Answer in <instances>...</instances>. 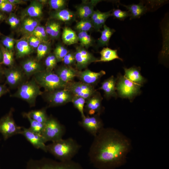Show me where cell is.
I'll use <instances>...</instances> for the list:
<instances>
[{
    "mask_svg": "<svg viewBox=\"0 0 169 169\" xmlns=\"http://www.w3.org/2000/svg\"><path fill=\"white\" fill-rule=\"evenodd\" d=\"M117 79L112 76L105 80L102 83L99 89L103 90L105 97L109 99L112 97H116V85Z\"/></svg>",
    "mask_w": 169,
    "mask_h": 169,
    "instance_id": "cell-23",
    "label": "cell"
},
{
    "mask_svg": "<svg viewBox=\"0 0 169 169\" xmlns=\"http://www.w3.org/2000/svg\"><path fill=\"white\" fill-rule=\"evenodd\" d=\"M102 98L97 91L92 96L85 100V110L88 114L92 115L96 114L100 115L102 110L101 102Z\"/></svg>",
    "mask_w": 169,
    "mask_h": 169,
    "instance_id": "cell-19",
    "label": "cell"
},
{
    "mask_svg": "<svg viewBox=\"0 0 169 169\" xmlns=\"http://www.w3.org/2000/svg\"><path fill=\"white\" fill-rule=\"evenodd\" d=\"M78 70L72 66L64 65L56 69L54 73L61 80L67 84L73 81L77 76Z\"/></svg>",
    "mask_w": 169,
    "mask_h": 169,
    "instance_id": "cell-20",
    "label": "cell"
},
{
    "mask_svg": "<svg viewBox=\"0 0 169 169\" xmlns=\"http://www.w3.org/2000/svg\"><path fill=\"white\" fill-rule=\"evenodd\" d=\"M25 169H84L79 163L72 160L57 161L43 158L38 160L31 159L28 162Z\"/></svg>",
    "mask_w": 169,
    "mask_h": 169,
    "instance_id": "cell-3",
    "label": "cell"
},
{
    "mask_svg": "<svg viewBox=\"0 0 169 169\" xmlns=\"http://www.w3.org/2000/svg\"><path fill=\"white\" fill-rule=\"evenodd\" d=\"M90 149V162L98 169H115L123 165L131 149L130 140L118 130L103 128Z\"/></svg>",
    "mask_w": 169,
    "mask_h": 169,
    "instance_id": "cell-1",
    "label": "cell"
},
{
    "mask_svg": "<svg viewBox=\"0 0 169 169\" xmlns=\"http://www.w3.org/2000/svg\"><path fill=\"white\" fill-rule=\"evenodd\" d=\"M13 109L9 111L0 119V133L5 140L12 136L21 134L22 127L18 126L13 117Z\"/></svg>",
    "mask_w": 169,
    "mask_h": 169,
    "instance_id": "cell-9",
    "label": "cell"
},
{
    "mask_svg": "<svg viewBox=\"0 0 169 169\" xmlns=\"http://www.w3.org/2000/svg\"><path fill=\"white\" fill-rule=\"evenodd\" d=\"M62 39L63 42L68 45L77 43L79 41L76 33L68 27H65L63 28Z\"/></svg>",
    "mask_w": 169,
    "mask_h": 169,
    "instance_id": "cell-28",
    "label": "cell"
},
{
    "mask_svg": "<svg viewBox=\"0 0 169 169\" xmlns=\"http://www.w3.org/2000/svg\"><path fill=\"white\" fill-rule=\"evenodd\" d=\"M6 41L9 42L11 44L14 45L15 44L16 39L11 36L3 35L1 36Z\"/></svg>",
    "mask_w": 169,
    "mask_h": 169,
    "instance_id": "cell-49",
    "label": "cell"
},
{
    "mask_svg": "<svg viewBox=\"0 0 169 169\" xmlns=\"http://www.w3.org/2000/svg\"><path fill=\"white\" fill-rule=\"evenodd\" d=\"M124 76L132 82L142 86L146 79L141 75L140 67H132L129 68H124Z\"/></svg>",
    "mask_w": 169,
    "mask_h": 169,
    "instance_id": "cell-24",
    "label": "cell"
},
{
    "mask_svg": "<svg viewBox=\"0 0 169 169\" xmlns=\"http://www.w3.org/2000/svg\"><path fill=\"white\" fill-rule=\"evenodd\" d=\"M11 3L15 5L17 4H24L26 3V1L23 0H8Z\"/></svg>",
    "mask_w": 169,
    "mask_h": 169,
    "instance_id": "cell-50",
    "label": "cell"
},
{
    "mask_svg": "<svg viewBox=\"0 0 169 169\" xmlns=\"http://www.w3.org/2000/svg\"><path fill=\"white\" fill-rule=\"evenodd\" d=\"M64 128L56 119L50 117L45 124L41 136L45 143L48 141L54 142L62 139Z\"/></svg>",
    "mask_w": 169,
    "mask_h": 169,
    "instance_id": "cell-7",
    "label": "cell"
},
{
    "mask_svg": "<svg viewBox=\"0 0 169 169\" xmlns=\"http://www.w3.org/2000/svg\"><path fill=\"white\" fill-rule=\"evenodd\" d=\"M41 95L51 106L62 105L71 102L74 96L66 88L51 91H44Z\"/></svg>",
    "mask_w": 169,
    "mask_h": 169,
    "instance_id": "cell-8",
    "label": "cell"
},
{
    "mask_svg": "<svg viewBox=\"0 0 169 169\" xmlns=\"http://www.w3.org/2000/svg\"><path fill=\"white\" fill-rule=\"evenodd\" d=\"M100 58L97 62H107L115 59H119L122 61L123 60L119 57L116 49L114 50L108 47L104 48L100 52Z\"/></svg>",
    "mask_w": 169,
    "mask_h": 169,
    "instance_id": "cell-27",
    "label": "cell"
},
{
    "mask_svg": "<svg viewBox=\"0 0 169 169\" xmlns=\"http://www.w3.org/2000/svg\"><path fill=\"white\" fill-rule=\"evenodd\" d=\"M29 45L33 48H37L42 42L37 37L32 35L27 37Z\"/></svg>",
    "mask_w": 169,
    "mask_h": 169,
    "instance_id": "cell-44",
    "label": "cell"
},
{
    "mask_svg": "<svg viewBox=\"0 0 169 169\" xmlns=\"http://www.w3.org/2000/svg\"><path fill=\"white\" fill-rule=\"evenodd\" d=\"M103 27V30L100 31L101 36L97 41L99 47L107 46L110 37L115 32L114 29L110 28L105 24Z\"/></svg>",
    "mask_w": 169,
    "mask_h": 169,
    "instance_id": "cell-29",
    "label": "cell"
},
{
    "mask_svg": "<svg viewBox=\"0 0 169 169\" xmlns=\"http://www.w3.org/2000/svg\"><path fill=\"white\" fill-rule=\"evenodd\" d=\"M62 61L64 65L70 66L75 64L74 53L69 52L64 58Z\"/></svg>",
    "mask_w": 169,
    "mask_h": 169,
    "instance_id": "cell-42",
    "label": "cell"
},
{
    "mask_svg": "<svg viewBox=\"0 0 169 169\" xmlns=\"http://www.w3.org/2000/svg\"><path fill=\"white\" fill-rule=\"evenodd\" d=\"M7 17L4 13L0 12V21H2L6 20Z\"/></svg>",
    "mask_w": 169,
    "mask_h": 169,
    "instance_id": "cell-52",
    "label": "cell"
},
{
    "mask_svg": "<svg viewBox=\"0 0 169 169\" xmlns=\"http://www.w3.org/2000/svg\"><path fill=\"white\" fill-rule=\"evenodd\" d=\"M115 18L120 20H123L125 18L130 16V14L128 11H122L120 9H114L111 13Z\"/></svg>",
    "mask_w": 169,
    "mask_h": 169,
    "instance_id": "cell-41",
    "label": "cell"
},
{
    "mask_svg": "<svg viewBox=\"0 0 169 169\" xmlns=\"http://www.w3.org/2000/svg\"><path fill=\"white\" fill-rule=\"evenodd\" d=\"M69 52L68 49L61 44H58L54 51V55L56 57L57 62L62 61L64 56Z\"/></svg>",
    "mask_w": 169,
    "mask_h": 169,
    "instance_id": "cell-36",
    "label": "cell"
},
{
    "mask_svg": "<svg viewBox=\"0 0 169 169\" xmlns=\"http://www.w3.org/2000/svg\"><path fill=\"white\" fill-rule=\"evenodd\" d=\"M37 38L41 42H49V36L46 32L44 26H41L39 33Z\"/></svg>",
    "mask_w": 169,
    "mask_h": 169,
    "instance_id": "cell-45",
    "label": "cell"
},
{
    "mask_svg": "<svg viewBox=\"0 0 169 169\" xmlns=\"http://www.w3.org/2000/svg\"><path fill=\"white\" fill-rule=\"evenodd\" d=\"M85 100L82 97L74 95L71 101L74 107L80 112L82 118L85 116L84 113V107Z\"/></svg>",
    "mask_w": 169,
    "mask_h": 169,
    "instance_id": "cell-37",
    "label": "cell"
},
{
    "mask_svg": "<svg viewBox=\"0 0 169 169\" xmlns=\"http://www.w3.org/2000/svg\"><path fill=\"white\" fill-rule=\"evenodd\" d=\"M0 46L3 55V61L1 65L3 64L8 66V68L14 66V59L13 50L7 49L0 43Z\"/></svg>",
    "mask_w": 169,
    "mask_h": 169,
    "instance_id": "cell-30",
    "label": "cell"
},
{
    "mask_svg": "<svg viewBox=\"0 0 169 169\" xmlns=\"http://www.w3.org/2000/svg\"><path fill=\"white\" fill-rule=\"evenodd\" d=\"M58 63L56 58L53 53L49 54L44 61L45 69L49 71H53L56 67Z\"/></svg>",
    "mask_w": 169,
    "mask_h": 169,
    "instance_id": "cell-38",
    "label": "cell"
},
{
    "mask_svg": "<svg viewBox=\"0 0 169 169\" xmlns=\"http://www.w3.org/2000/svg\"><path fill=\"white\" fill-rule=\"evenodd\" d=\"M28 114L33 119L43 124H45L48 118L44 108L31 110Z\"/></svg>",
    "mask_w": 169,
    "mask_h": 169,
    "instance_id": "cell-32",
    "label": "cell"
},
{
    "mask_svg": "<svg viewBox=\"0 0 169 169\" xmlns=\"http://www.w3.org/2000/svg\"><path fill=\"white\" fill-rule=\"evenodd\" d=\"M6 0H0V4H1L6 1Z\"/></svg>",
    "mask_w": 169,
    "mask_h": 169,
    "instance_id": "cell-55",
    "label": "cell"
},
{
    "mask_svg": "<svg viewBox=\"0 0 169 169\" xmlns=\"http://www.w3.org/2000/svg\"><path fill=\"white\" fill-rule=\"evenodd\" d=\"M125 7L130 14V19L138 18L145 14L147 10L146 7L142 3L132 4L126 5L121 4Z\"/></svg>",
    "mask_w": 169,
    "mask_h": 169,
    "instance_id": "cell-26",
    "label": "cell"
},
{
    "mask_svg": "<svg viewBox=\"0 0 169 169\" xmlns=\"http://www.w3.org/2000/svg\"><path fill=\"white\" fill-rule=\"evenodd\" d=\"M45 28L48 35L53 39H57L60 33L61 25L59 22L50 19L48 20L45 24Z\"/></svg>",
    "mask_w": 169,
    "mask_h": 169,
    "instance_id": "cell-25",
    "label": "cell"
},
{
    "mask_svg": "<svg viewBox=\"0 0 169 169\" xmlns=\"http://www.w3.org/2000/svg\"><path fill=\"white\" fill-rule=\"evenodd\" d=\"M20 19L17 16L16 17L15 22L13 25L12 28L13 29L16 28L19 24L20 22Z\"/></svg>",
    "mask_w": 169,
    "mask_h": 169,
    "instance_id": "cell-51",
    "label": "cell"
},
{
    "mask_svg": "<svg viewBox=\"0 0 169 169\" xmlns=\"http://www.w3.org/2000/svg\"><path fill=\"white\" fill-rule=\"evenodd\" d=\"M100 115L96 114L91 116H85L79 122V125L94 137L104 128Z\"/></svg>",
    "mask_w": 169,
    "mask_h": 169,
    "instance_id": "cell-13",
    "label": "cell"
},
{
    "mask_svg": "<svg viewBox=\"0 0 169 169\" xmlns=\"http://www.w3.org/2000/svg\"><path fill=\"white\" fill-rule=\"evenodd\" d=\"M65 0H49L48 1L50 8L54 11H57L64 9L66 4Z\"/></svg>",
    "mask_w": 169,
    "mask_h": 169,
    "instance_id": "cell-39",
    "label": "cell"
},
{
    "mask_svg": "<svg viewBox=\"0 0 169 169\" xmlns=\"http://www.w3.org/2000/svg\"><path fill=\"white\" fill-rule=\"evenodd\" d=\"M3 53L2 51V49L0 46V65H1V64L3 61Z\"/></svg>",
    "mask_w": 169,
    "mask_h": 169,
    "instance_id": "cell-54",
    "label": "cell"
},
{
    "mask_svg": "<svg viewBox=\"0 0 169 169\" xmlns=\"http://www.w3.org/2000/svg\"><path fill=\"white\" fill-rule=\"evenodd\" d=\"M49 152L59 161H65L72 160L77 153L80 146L72 138L62 139L52 142L46 146Z\"/></svg>",
    "mask_w": 169,
    "mask_h": 169,
    "instance_id": "cell-2",
    "label": "cell"
},
{
    "mask_svg": "<svg viewBox=\"0 0 169 169\" xmlns=\"http://www.w3.org/2000/svg\"><path fill=\"white\" fill-rule=\"evenodd\" d=\"M141 86L128 79L124 75L118 74L116 88L117 94L120 97L132 100L140 94Z\"/></svg>",
    "mask_w": 169,
    "mask_h": 169,
    "instance_id": "cell-6",
    "label": "cell"
},
{
    "mask_svg": "<svg viewBox=\"0 0 169 169\" xmlns=\"http://www.w3.org/2000/svg\"><path fill=\"white\" fill-rule=\"evenodd\" d=\"M76 14L68 9H64L51 12L50 19L59 20L67 23L72 22L75 19Z\"/></svg>",
    "mask_w": 169,
    "mask_h": 169,
    "instance_id": "cell-22",
    "label": "cell"
},
{
    "mask_svg": "<svg viewBox=\"0 0 169 169\" xmlns=\"http://www.w3.org/2000/svg\"><path fill=\"white\" fill-rule=\"evenodd\" d=\"M9 91L6 84H0V97Z\"/></svg>",
    "mask_w": 169,
    "mask_h": 169,
    "instance_id": "cell-48",
    "label": "cell"
},
{
    "mask_svg": "<svg viewBox=\"0 0 169 169\" xmlns=\"http://www.w3.org/2000/svg\"><path fill=\"white\" fill-rule=\"evenodd\" d=\"M43 6L44 4L39 0L31 1L29 5L22 11L20 20L27 17L41 19L43 15Z\"/></svg>",
    "mask_w": 169,
    "mask_h": 169,
    "instance_id": "cell-15",
    "label": "cell"
},
{
    "mask_svg": "<svg viewBox=\"0 0 169 169\" xmlns=\"http://www.w3.org/2000/svg\"><path fill=\"white\" fill-rule=\"evenodd\" d=\"M17 17L15 13L12 12L10 13L8 17L7 18L6 22L10 26L11 28Z\"/></svg>",
    "mask_w": 169,
    "mask_h": 169,
    "instance_id": "cell-47",
    "label": "cell"
},
{
    "mask_svg": "<svg viewBox=\"0 0 169 169\" xmlns=\"http://www.w3.org/2000/svg\"><path fill=\"white\" fill-rule=\"evenodd\" d=\"M111 16V11L100 13L94 20L92 21L93 28L97 31H100V29L105 24L107 19Z\"/></svg>",
    "mask_w": 169,
    "mask_h": 169,
    "instance_id": "cell-31",
    "label": "cell"
},
{
    "mask_svg": "<svg viewBox=\"0 0 169 169\" xmlns=\"http://www.w3.org/2000/svg\"><path fill=\"white\" fill-rule=\"evenodd\" d=\"M100 0H84L76 7V14L80 19L90 18L94 10V8Z\"/></svg>",
    "mask_w": 169,
    "mask_h": 169,
    "instance_id": "cell-16",
    "label": "cell"
},
{
    "mask_svg": "<svg viewBox=\"0 0 169 169\" xmlns=\"http://www.w3.org/2000/svg\"><path fill=\"white\" fill-rule=\"evenodd\" d=\"M105 74V71L102 70L98 72L91 71L88 69L83 71H78L77 77L85 84L93 85L97 84L101 78Z\"/></svg>",
    "mask_w": 169,
    "mask_h": 169,
    "instance_id": "cell-18",
    "label": "cell"
},
{
    "mask_svg": "<svg viewBox=\"0 0 169 169\" xmlns=\"http://www.w3.org/2000/svg\"><path fill=\"white\" fill-rule=\"evenodd\" d=\"M33 77L39 86L44 89L45 91L64 88L67 84L62 81L54 72L45 69L35 74Z\"/></svg>",
    "mask_w": 169,
    "mask_h": 169,
    "instance_id": "cell-5",
    "label": "cell"
},
{
    "mask_svg": "<svg viewBox=\"0 0 169 169\" xmlns=\"http://www.w3.org/2000/svg\"></svg>",
    "mask_w": 169,
    "mask_h": 169,
    "instance_id": "cell-57",
    "label": "cell"
},
{
    "mask_svg": "<svg viewBox=\"0 0 169 169\" xmlns=\"http://www.w3.org/2000/svg\"><path fill=\"white\" fill-rule=\"evenodd\" d=\"M21 21V23L20 28V32L26 35H30L35 28L27 22L24 18Z\"/></svg>",
    "mask_w": 169,
    "mask_h": 169,
    "instance_id": "cell-40",
    "label": "cell"
},
{
    "mask_svg": "<svg viewBox=\"0 0 169 169\" xmlns=\"http://www.w3.org/2000/svg\"><path fill=\"white\" fill-rule=\"evenodd\" d=\"M15 5L9 3L8 0L0 4V12L4 13H11L15 8Z\"/></svg>",
    "mask_w": 169,
    "mask_h": 169,
    "instance_id": "cell-43",
    "label": "cell"
},
{
    "mask_svg": "<svg viewBox=\"0 0 169 169\" xmlns=\"http://www.w3.org/2000/svg\"><path fill=\"white\" fill-rule=\"evenodd\" d=\"M33 49L29 45L26 36L16 39L15 49L17 58H21L30 55L33 52Z\"/></svg>",
    "mask_w": 169,
    "mask_h": 169,
    "instance_id": "cell-21",
    "label": "cell"
},
{
    "mask_svg": "<svg viewBox=\"0 0 169 169\" xmlns=\"http://www.w3.org/2000/svg\"><path fill=\"white\" fill-rule=\"evenodd\" d=\"M66 88L74 95L82 97L85 100L92 96L96 92L93 86L80 81H73L68 83Z\"/></svg>",
    "mask_w": 169,
    "mask_h": 169,
    "instance_id": "cell-11",
    "label": "cell"
},
{
    "mask_svg": "<svg viewBox=\"0 0 169 169\" xmlns=\"http://www.w3.org/2000/svg\"><path fill=\"white\" fill-rule=\"evenodd\" d=\"M93 28V23L90 19H80L75 26V30L79 32H86Z\"/></svg>",
    "mask_w": 169,
    "mask_h": 169,
    "instance_id": "cell-34",
    "label": "cell"
},
{
    "mask_svg": "<svg viewBox=\"0 0 169 169\" xmlns=\"http://www.w3.org/2000/svg\"><path fill=\"white\" fill-rule=\"evenodd\" d=\"M6 84L12 89L18 88L27 81L28 78L21 68L14 66L3 69Z\"/></svg>",
    "mask_w": 169,
    "mask_h": 169,
    "instance_id": "cell-10",
    "label": "cell"
},
{
    "mask_svg": "<svg viewBox=\"0 0 169 169\" xmlns=\"http://www.w3.org/2000/svg\"><path fill=\"white\" fill-rule=\"evenodd\" d=\"M76 69L79 71L86 68L93 62H97L99 59L81 46L77 47L74 53Z\"/></svg>",
    "mask_w": 169,
    "mask_h": 169,
    "instance_id": "cell-12",
    "label": "cell"
},
{
    "mask_svg": "<svg viewBox=\"0 0 169 169\" xmlns=\"http://www.w3.org/2000/svg\"><path fill=\"white\" fill-rule=\"evenodd\" d=\"M24 18L35 28L40 25L41 19H40L29 17H25Z\"/></svg>",
    "mask_w": 169,
    "mask_h": 169,
    "instance_id": "cell-46",
    "label": "cell"
},
{
    "mask_svg": "<svg viewBox=\"0 0 169 169\" xmlns=\"http://www.w3.org/2000/svg\"><path fill=\"white\" fill-rule=\"evenodd\" d=\"M1 33L0 32V37L1 36Z\"/></svg>",
    "mask_w": 169,
    "mask_h": 169,
    "instance_id": "cell-56",
    "label": "cell"
},
{
    "mask_svg": "<svg viewBox=\"0 0 169 169\" xmlns=\"http://www.w3.org/2000/svg\"><path fill=\"white\" fill-rule=\"evenodd\" d=\"M35 148L47 152L46 145L41 135L36 133L29 128L22 127L21 133Z\"/></svg>",
    "mask_w": 169,
    "mask_h": 169,
    "instance_id": "cell-17",
    "label": "cell"
},
{
    "mask_svg": "<svg viewBox=\"0 0 169 169\" xmlns=\"http://www.w3.org/2000/svg\"><path fill=\"white\" fill-rule=\"evenodd\" d=\"M21 68L28 78L45 69L40 61L36 59L32 58H28L23 60L21 62Z\"/></svg>",
    "mask_w": 169,
    "mask_h": 169,
    "instance_id": "cell-14",
    "label": "cell"
},
{
    "mask_svg": "<svg viewBox=\"0 0 169 169\" xmlns=\"http://www.w3.org/2000/svg\"><path fill=\"white\" fill-rule=\"evenodd\" d=\"M23 117L27 118L30 123V127L29 128L32 131L41 135L44 128L45 124L38 122L32 119L28 115V113H23Z\"/></svg>",
    "mask_w": 169,
    "mask_h": 169,
    "instance_id": "cell-33",
    "label": "cell"
},
{
    "mask_svg": "<svg viewBox=\"0 0 169 169\" xmlns=\"http://www.w3.org/2000/svg\"><path fill=\"white\" fill-rule=\"evenodd\" d=\"M78 37L81 46L87 48L92 45L93 42L92 38L87 32H80L78 34Z\"/></svg>",
    "mask_w": 169,
    "mask_h": 169,
    "instance_id": "cell-35",
    "label": "cell"
},
{
    "mask_svg": "<svg viewBox=\"0 0 169 169\" xmlns=\"http://www.w3.org/2000/svg\"><path fill=\"white\" fill-rule=\"evenodd\" d=\"M3 69L0 65V80L2 79L3 77L4 76L3 74Z\"/></svg>",
    "mask_w": 169,
    "mask_h": 169,
    "instance_id": "cell-53",
    "label": "cell"
},
{
    "mask_svg": "<svg viewBox=\"0 0 169 169\" xmlns=\"http://www.w3.org/2000/svg\"><path fill=\"white\" fill-rule=\"evenodd\" d=\"M40 89V87L33 77L18 87L11 96L22 99L27 102L30 106H34L37 97L43 93Z\"/></svg>",
    "mask_w": 169,
    "mask_h": 169,
    "instance_id": "cell-4",
    "label": "cell"
}]
</instances>
